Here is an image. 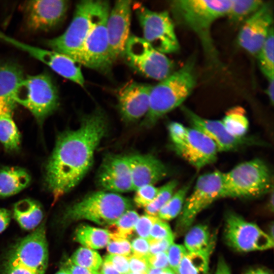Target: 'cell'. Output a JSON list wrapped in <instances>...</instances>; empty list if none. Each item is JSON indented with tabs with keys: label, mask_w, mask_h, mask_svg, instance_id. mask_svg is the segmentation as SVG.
I'll use <instances>...</instances> for the list:
<instances>
[{
	"label": "cell",
	"mask_w": 274,
	"mask_h": 274,
	"mask_svg": "<svg viewBox=\"0 0 274 274\" xmlns=\"http://www.w3.org/2000/svg\"><path fill=\"white\" fill-rule=\"evenodd\" d=\"M75 239L86 248L100 249L109 243L110 234L107 230L86 225L77 229Z\"/></svg>",
	"instance_id": "cell-27"
},
{
	"label": "cell",
	"mask_w": 274,
	"mask_h": 274,
	"mask_svg": "<svg viewBox=\"0 0 274 274\" xmlns=\"http://www.w3.org/2000/svg\"><path fill=\"white\" fill-rule=\"evenodd\" d=\"M264 3L261 0H231L226 16L233 23H243L258 11Z\"/></svg>",
	"instance_id": "cell-30"
},
{
	"label": "cell",
	"mask_w": 274,
	"mask_h": 274,
	"mask_svg": "<svg viewBox=\"0 0 274 274\" xmlns=\"http://www.w3.org/2000/svg\"><path fill=\"white\" fill-rule=\"evenodd\" d=\"M132 208V202L127 197L101 190L91 193L68 207L63 219L65 221L85 219L100 225H110Z\"/></svg>",
	"instance_id": "cell-4"
},
{
	"label": "cell",
	"mask_w": 274,
	"mask_h": 274,
	"mask_svg": "<svg viewBox=\"0 0 274 274\" xmlns=\"http://www.w3.org/2000/svg\"><path fill=\"white\" fill-rule=\"evenodd\" d=\"M124 54L132 67L148 78L161 81L173 73L172 60L143 38L130 36Z\"/></svg>",
	"instance_id": "cell-11"
},
{
	"label": "cell",
	"mask_w": 274,
	"mask_h": 274,
	"mask_svg": "<svg viewBox=\"0 0 274 274\" xmlns=\"http://www.w3.org/2000/svg\"><path fill=\"white\" fill-rule=\"evenodd\" d=\"M132 2L117 1L110 11L107 30L111 59L113 62L124 54L129 37Z\"/></svg>",
	"instance_id": "cell-18"
},
{
	"label": "cell",
	"mask_w": 274,
	"mask_h": 274,
	"mask_svg": "<svg viewBox=\"0 0 274 274\" xmlns=\"http://www.w3.org/2000/svg\"><path fill=\"white\" fill-rule=\"evenodd\" d=\"M0 41L21 50L50 67L61 76L83 86L85 80L79 63L68 56L53 50L23 43L0 31Z\"/></svg>",
	"instance_id": "cell-14"
},
{
	"label": "cell",
	"mask_w": 274,
	"mask_h": 274,
	"mask_svg": "<svg viewBox=\"0 0 274 274\" xmlns=\"http://www.w3.org/2000/svg\"><path fill=\"white\" fill-rule=\"evenodd\" d=\"M244 274H270V273L264 269L257 268H254V269L249 270L248 271L246 272Z\"/></svg>",
	"instance_id": "cell-55"
},
{
	"label": "cell",
	"mask_w": 274,
	"mask_h": 274,
	"mask_svg": "<svg viewBox=\"0 0 274 274\" xmlns=\"http://www.w3.org/2000/svg\"><path fill=\"white\" fill-rule=\"evenodd\" d=\"M270 197L269 199V204H270V208H271L272 211H273V189L272 188L271 190V193L270 194Z\"/></svg>",
	"instance_id": "cell-57"
},
{
	"label": "cell",
	"mask_w": 274,
	"mask_h": 274,
	"mask_svg": "<svg viewBox=\"0 0 274 274\" xmlns=\"http://www.w3.org/2000/svg\"><path fill=\"white\" fill-rule=\"evenodd\" d=\"M223 173L215 170L200 176L192 192L187 196L177 222L179 234L186 232L197 215L218 199L222 198Z\"/></svg>",
	"instance_id": "cell-8"
},
{
	"label": "cell",
	"mask_w": 274,
	"mask_h": 274,
	"mask_svg": "<svg viewBox=\"0 0 274 274\" xmlns=\"http://www.w3.org/2000/svg\"><path fill=\"white\" fill-rule=\"evenodd\" d=\"M9 260L38 273H45L49 252L44 223H41L16 245Z\"/></svg>",
	"instance_id": "cell-13"
},
{
	"label": "cell",
	"mask_w": 274,
	"mask_h": 274,
	"mask_svg": "<svg viewBox=\"0 0 274 274\" xmlns=\"http://www.w3.org/2000/svg\"><path fill=\"white\" fill-rule=\"evenodd\" d=\"M107 250L111 254L129 257L131 255V245L127 239L110 238Z\"/></svg>",
	"instance_id": "cell-41"
},
{
	"label": "cell",
	"mask_w": 274,
	"mask_h": 274,
	"mask_svg": "<svg viewBox=\"0 0 274 274\" xmlns=\"http://www.w3.org/2000/svg\"><path fill=\"white\" fill-rule=\"evenodd\" d=\"M13 215L22 229L31 230L41 224L43 212L38 202L31 199H23L14 204Z\"/></svg>",
	"instance_id": "cell-25"
},
{
	"label": "cell",
	"mask_w": 274,
	"mask_h": 274,
	"mask_svg": "<svg viewBox=\"0 0 274 274\" xmlns=\"http://www.w3.org/2000/svg\"><path fill=\"white\" fill-rule=\"evenodd\" d=\"M131 245L133 255L140 257H147L149 254V244L145 238L139 237L134 239Z\"/></svg>",
	"instance_id": "cell-45"
},
{
	"label": "cell",
	"mask_w": 274,
	"mask_h": 274,
	"mask_svg": "<svg viewBox=\"0 0 274 274\" xmlns=\"http://www.w3.org/2000/svg\"><path fill=\"white\" fill-rule=\"evenodd\" d=\"M223 235L227 245L241 252L267 250L274 244L273 239L257 224L234 212L226 215Z\"/></svg>",
	"instance_id": "cell-10"
},
{
	"label": "cell",
	"mask_w": 274,
	"mask_h": 274,
	"mask_svg": "<svg viewBox=\"0 0 274 274\" xmlns=\"http://www.w3.org/2000/svg\"><path fill=\"white\" fill-rule=\"evenodd\" d=\"M195 66V58L190 57L180 68L152 86L149 110L142 121L144 127H152L188 97L196 84Z\"/></svg>",
	"instance_id": "cell-2"
},
{
	"label": "cell",
	"mask_w": 274,
	"mask_h": 274,
	"mask_svg": "<svg viewBox=\"0 0 274 274\" xmlns=\"http://www.w3.org/2000/svg\"><path fill=\"white\" fill-rule=\"evenodd\" d=\"M5 274H40L14 262L8 261Z\"/></svg>",
	"instance_id": "cell-48"
},
{
	"label": "cell",
	"mask_w": 274,
	"mask_h": 274,
	"mask_svg": "<svg viewBox=\"0 0 274 274\" xmlns=\"http://www.w3.org/2000/svg\"><path fill=\"white\" fill-rule=\"evenodd\" d=\"M274 78L268 80V86L267 87L266 93L269 99L270 102L272 105L274 100Z\"/></svg>",
	"instance_id": "cell-54"
},
{
	"label": "cell",
	"mask_w": 274,
	"mask_h": 274,
	"mask_svg": "<svg viewBox=\"0 0 274 274\" xmlns=\"http://www.w3.org/2000/svg\"><path fill=\"white\" fill-rule=\"evenodd\" d=\"M107 1H93L90 13V27L80 55L78 63L107 72L113 64L111 59L107 21L110 11Z\"/></svg>",
	"instance_id": "cell-6"
},
{
	"label": "cell",
	"mask_w": 274,
	"mask_h": 274,
	"mask_svg": "<svg viewBox=\"0 0 274 274\" xmlns=\"http://www.w3.org/2000/svg\"><path fill=\"white\" fill-rule=\"evenodd\" d=\"M173 239L148 240L150 254L166 252L169 246L174 243Z\"/></svg>",
	"instance_id": "cell-47"
},
{
	"label": "cell",
	"mask_w": 274,
	"mask_h": 274,
	"mask_svg": "<svg viewBox=\"0 0 274 274\" xmlns=\"http://www.w3.org/2000/svg\"><path fill=\"white\" fill-rule=\"evenodd\" d=\"M181 109L191 127L199 130L212 140L217 146L219 152L235 150L249 142L245 138L239 139L230 134L221 120L203 118L185 107H182Z\"/></svg>",
	"instance_id": "cell-21"
},
{
	"label": "cell",
	"mask_w": 274,
	"mask_h": 274,
	"mask_svg": "<svg viewBox=\"0 0 274 274\" xmlns=\"http://www.w3.org/2000/svg\"><path fill=\"white\" fill-rule=\"evenodd\" d=\"M231 0H175L170 2L172 16L178 24L194 32L206 54L214 59L217 53L211 28L217 19L226 16Z\"/></svg>",
	"instance_id": "cell-3"
},
{
	"label": "cell",
	"mask_w": 274,
	"mask_h": 274,
	"mask_svg": "<svg viewBox=\"0 0 274 274\" xmlns=\"http://www.w3.org/2000/svg\"><path fill=\"white\" fill-rule=\"evenodd\" d=\"M11 218V212L6 209L0 208V233L8 226Z\"/></svg>",
	"instance_id": "cell-50"
},
{
	"label": "cell",
	"mask_w": 274,
	"mask_h": 274,
	"mask_svg": "<svg viewBox=\"0 0 274 274\" xmlns=\"http://www.w3.org/2000/svg\"><path fill=\"white\" fill-rule=\"evenodd\" d=\"M55 274H69V273L65 268H62Z\"/></svg>",
	"instance_id": "cell-59"
},
{
	"label": "cell",
	"mask_w": 274,
	"mask_h": 274,
	"mask_svg": "<svg viewBox=\"0 0 274 274\" xmlns=\"http://www.w3.org/2000/svg\"><path fill=\"white\" fill-rule=\"evenodd\" d=\"M162 274H176L169 268H167L163 270Z\"/></svg>",
	"instance_id": "cell-58"
},
{
	"label": "cell",
	"mask_w": 274,
	"mask_h": 274,
	"mask_svg": "<svg viewBox=\"0 0 274 274\" xmlns=\"http://www.w3.org/2000/svg\"><path fill=\"white\" fill-rule=\"evenodd\" d=\"M210 255L188 252L181 261L177 274H207Z\"/></svg>",
	"instance_id": "cell-31"
},
{
	"label": "cell",
	"mask_w": 274,
	"mask_h": 274,
	"mask_svg": "<svg viewBox=\"0 0 274 274\" xmlns=\"http://www.w3.org/2000/svg\"><path fill=\"white\" fill-rule=\"evenodd\" d=\"M13 99L29 110L40 122L59 106L57 88L50 76L44 73L24 77Z\"/></svg>",
	"instance_id": "cell-7"
},
{
	"label": "cell",
	"mask_w": 274,
	"mask_h": 274,
	"mask_svg": "<svg viewBox=\"0 0 274 274\" xmlns=\"http://www.w3.org/2000/svg\"><path fill=\"white\" fill-rule=\"evenodd\" d=\"M69 274H99L97 271L92 270L80 267L71 263L70 260L64 267Z\"/></svg>",
	"instance_id": "cell-49"
},
{
	"label": "cell",
	"mask_w": 274,
	"mask_h": 274,
	"mask_svg": "<svg viewBox=\"0 0 274 274\" xmlns=\"http://www.w3.org/2000/svg\"><path fill=\"white\" fill-rule=\"evenodd\" d=\"M192 182L184 185L175 192L166 203L159 210L158 217L162 220H169L178 216L183 208Z\"/></svg>",
	"instance_id": "cell-32"
},
{
	"label": "cell",
	"mask_w": 274,
	"mask_h": 274,
	"mask_svg": "<svg viewBox=\"0 0 274 274\" xmlns=\"http://www.w3.org/2000/svg\"><path fill=\"white\" fill-rule=\"evenodd\" d=\"M147 258L149 266L150 267L161 269L169 268L166 252L149 254Z\"/></svg>",
	"instance_id": "cell-46"
},
{
	"label": "cell",
	"mask_w": 274,
	"mask_h": 274,
	"mask_svg": "<svg viewBox=\"0 0 274 274\" xmlns=\"http://www.w3.org/2000/svg\"><path fill=\"white\" fill-rule=\"evenodd\" d=\"M147 257L134 255L129 256L130 271L131 272L146 273L149 267Z\"/></svg>",
	"instance_id": "cell-44"
},
{
	"label": "cell",
	"mask_w": 274,
	"mask_h": 274,
	"mask_svg": "<svg viewBox=\"0 0 274 274\" xmlns=\"http://www.w3.org/2000/svg\"><path fill=\"white\" fill-rule=\"evenodd\" d=\"M96 182L104 191L119 194L133 191L127 156L108 154L103 159Z\"/></svg>",
	"instance_id": "cell-17"
},
{
	"label": "cell",
	"mask_w": 274,
	"mask_h": 274,
	"mask_svg": "<svg viewBox=\"0 0 274 274\" xmlns=\"http://www.w3.org/2000/svg\"><path fill=\"white\" fill-rule=\"evenodd\" d=\"M207 274H210V272H209Z\"/></svg>",
	"instance_id": "cell-61"
},
{
	"label": "cell",
	"mask_w": 274,
	"mask_h": 274,
	"mask_svg": "<svg viewBox=\"0 0 274 274\" xmlns=\"http://www.w3.org/2000/svg\"><path fill=\"white\" fill-rule=\"evenodd\" d=\"M169 135L173 149L181 146L187 136L188 127L178 122H172L168 125Z\"/></svg>",
	"instance_id": "cell-40"
},
{
	"label": "cell",
	"mask_w": 274,
	"mask_h": 274,
	"mask_svg": "<svg viewBox=\"0 0 274 274\" xmlns=\"http://www.w3.org/2000/svg\"><path fill=\"white\" fill-rule=\"evenodd\" d=\"M158 217L149 215L139 217L135 226V231L140 237L148 240L151 228Z\"/></svg>",
	"instance_id": "cell-42"
},
{
	"label": "cell",
	"mask_w": 274,
	"mask_h": 274,
	"mask_svg": "<svg viewBox=\"0 0 274 274\" xmlns=\"http://www.w3.org/2000/svg\"><path fill=\"white\" fill-rule=\"evenodd\" d=\"M93 0L79 2L71 22L61 35L46 41L55 52L65 55L78 63L83 44L90 27V13Z\"/></svg>",
	"instance_id": "cell-12"
},
{
	"label": "cell",
	"mask_w": 274,
	"mask_h": 274,
	"mask_svg": "<svg viewBox=\"0 0 274 274\" xmlns=\"http://www.w3.org/2000/svg\"><path fill=\"white\" fill-rule=\"evenodd\" d=\"M107 130L106 115L96 108L82 117L78 128L58 135L45 174L46 186L54 201L74 188L90 170Z\"/></svg>",
	"instance_id": "cell-1"
},
{
	"label": "cell",
	"mask_w": 274,
	"mask_h": 274,
	"mask_svg": "<svg viewBox=\"0 0 274 274\" xmlns=\"http://www.w3.org/2000/svg\"><path fill=\"white\" fill-rule=\"evenodd\" d=\"M31 177L24 169L7 166L0 169V197L14 195L27 187Z\"/></svg>",
	"instance_id": "cell-23"
},
{
	"label": "cell",
	"mask_w": 274,
	"mask_h": 274,
	"mask_svg": "<svg viewBox=\"0 0 274 274\" xmlns=\"http://www.w3.org/2000/svg\"><path fill=\"white\" fill-rule=\"evenodd\" d=\"M99 274H120L108 261L104 260Z\"/></svg>",
	"instance_id": "cell-53"
},
{
	"label": "cell",
	"mask_w": 274,
	"mask_h": 274,
	"mask_svg": "<svg viewBox=\"0 0 274 274\" xmlns=\"http://www.w3.org/2000/svg\"><path fill=\"white\" fill-rule=\"evenodd\" d=\"M133 191L143 186L154 185L168 175L167 166L152 154L127 155Z\"/></svg>",
	"instance_id": "cell-22"
},
{
	"label": "cell",
	"mask_w": 274,
	"mask_h": 274,
	"mask_svg": "<svg viewBox=\"0 0 274 274\" xmlns=\"http://www.w3.org/2000/svg\"><path fill=\"white\" fill-rule=\"evenodd\" d=\"M168 266L177 274L178 267L187 251L183 245L173 243L166 252Z\"/></svg>",
	"instance_id": "cell-38"
},
{
	"label": "cell",
	"mask_w": 274,
	"mask_h": 274,
	"mask_svg": "<svg viewBox=\"0 0 274 274\" xmlns=\"http://www.w3.org/2000/svg\"><path fill=\"white\" fill-rule=\"evenodd\" d=\"M174 150L197 170L215 162L219 152L212 140L192 127H188L183 143Z\"/></svg>",
	"instance_id": "cell-19"
},
{
	"label": "cell",
	"mask_w": 274,
	"mask_h": 274,
	"mask_svg": "<svg viewBox=\"0 0 274 274\" xmlns=\"http://www.w3.org/2000/svg\"><path fill=\"white\" fill-rule=\"evenodd\" d=\"M69 260L74 264L95 271H97L102 263L97 252L83 247L77 249Z\"/></svg>",
	"instance_id": "cell-35"
},
{
	"label": "cell",
	"mask_w": 274,
	"mask_h": 274,
	"mask_svg": "<svg viewBox=\"0 0 274 274\" xmlns=\"http://www.w3.org/2000/svg\"><path fill=\"white\" fill-rule=\"evenodd\" d=\"M167 238L174 239L173 232L167 223L158 218L151 228L148 240Z\"/></svg>",
	"instance_id": "cell-39"
},
{
	"label": "cell",
	"mask_w": 274,
	"mask_h": 274,
	"mask_svg": "<svg viewBox=\"0 0 274 274\" xmlns=\"http://www.w3.org/2000/svg\"><path fill=\"white\" fill-rule=\"evenodd\" d=\"M215 238L209 227L203 224L191 226L186 232L184 244L188 252L211 256L215 244Z\"/></svg>",
	"instance_id": "cell-24"
},
{
	"label": "cell",
	"mask_w": 274,
	"mask_h": 274,
	"mask_svg": "<svg viewBox=\"0 0 274 274\" xmlns=\"http://www.w3.org/2000/svg\"><path fill=\"white\" fill-rule=\"evenodd\" d=\"M0 142L8 151H15L19 148L20 134L11 114L0 116Z\"/></svg>",
	"instance_id": "cell-29"
},
{
	"label": "cell",
	"mask_w": 274,
	"mask_h": 274,
	"mask_svg": "<svg viewBox=\"0 0 274 274\" xmlns=\"http://www.w3.org/2000/svg\"><path fill=\"white\" fill-rule=\"evenodd\" d=\"M139 217V214L133 210L126 212L115 222L109 225L107 230L110 238L127 239L134 230Z\"/></svg>",
	"instance_id": "cell-33"
},
{
	"label": "cell",
	"mask_w": 274,
	"mask_h": 274,
	"mask_svg": "<svg viewBox=\"0 0 274 274\" xmlns=\"http://www.w3.org/2000/svg\"><path fill=\"white\" fill-rule=\"evenodd\" d=\"M178 185L177 180H173L159 188L154 200L145 208L147 215L157 216L159 210L166 203L175 193Z\"/></svg>",
	"instance_id": "cell-36"
},
{
	"label": "cell",
	"mask_w": 274,
	"mask_h": 274,
	"mask_svg": "<svg viewBox=\"0 0 274 274\" xmlns=\"http://www.w3.org/2000/svg\"><path fill=\"white\" fill-rule=\"evenodd\" d=\"M128 274H146V273L129 272Z\"/></svg>",
	"instance_id": "cell-60"
},
{
	"label": "cell",
	"mask_w": 274,
	"mask_h": 274,
	"mask_svg": "<svg viewBox=\"0 0 274 274\" xmlns=\"http://www.w3.org/2000/svg\"><path fill=\"white\" fill-rule=\"evenodd\" d=\"M163 269L149 267L146 274H162Z\"/></svg>",
	"instance_id": "cell-56"
},
{
	"label": "cell",
	"mask_w": 274,
	"mask_h": 274,
	"mask_svg": "<svg viewBox=\"0 0 274 274\" xmlns=\"http://www.w3.org/2000/svg\"><path fill=\"white\" fill-rule=\"evenodd\" d=\"M105 260L109 262L120 274H128L130 272L129 257L110 254L106 256Z\"/></svg>",
	"instance_id": "cell-43"
},
{
	"label": "cell",
	"mask_w": 274,
	"mask_h": 274,
	"mask_svg": "<svg viewBox=\"0 0 274 274\" xmlns=\"http://www.w3.org/2000/svg\"><path fill=\"white\" fill-rule=\"evenodd\" d=\"M215 274H232L228 264L222 257L218 259Z\"/></svg>",
	"instance_id": "cell-51"
},
{
	"label": "cell",
	"mask_w": 274,
	"mask_h": 274,
	"mask_svg": "<svg viewBox=\"0 0 274 274\" xmlns=\"http://www.w3.org/2000/svg\"><path fill=\"white\" fill-rule=\"evenodd\" d=\"M24 78L19 65L12 62L0 61V98L14 102V95Z\"/></svg>",
	"instance_id": "cell-26"
},
{
	"label": "cell",
	"mask_w": 274,
	"mask_h": 274,
	"mask_svg": "<svg viewBox=\"0 0 274 274\" xmlns=\"http://www.w3.org/2000/svg\"><path fill=\"white\" fill-rule=\"evenodd\" d=\"M273 5L264 2L262 6L246 19L237 36L238 45L248 53L256 55L273 26Z\"/></svg>",
	"instance_id": "cell-15"
},
{
	"label": "cell",
	"mask_w": 274,
	"mask_h": 274,
	"mask_svg": "<svg viewBox=\"0 0 274 274\" xmlns=\"http://www.w3.org/2000/svg\"><path fill=\"white\" fill-rule=\"evenodd\" d=\"M152 87L148 84L130 82L119 90L118 108L125 122H135L145 117L149 110Z\"/></svg>",
	"instance_id": "cell-20"
},
{
	"label": "cell",
	"mask_w": 274,
	"mask_h": 274,
	"mask_svg": "<svg viewBox=\"0 0 274 274\" xmlns=\"http://www.w3.org/2000/svg\"><path fill=\"white\" fill-rule=\"evenodd\" d=\"M15 103L0 98V116L5 114H11Z\"/></svg>",
	"instance_id": "cell-52"
},
{
	"label": "cell",
	"mask_w": 274,
	"mask_h": 274,
	"mask_svg": "<svg viewBox=\"0 0 274 274\" xmlns=\"http://www.w3.org/2000/svg\"><path fill=\"white\" fill-rule=\"evenodd\" d=\"M159 188L153 185H147L140 187L135 190L133 201L140 208L146 207L156 197Z\"/></svg>",
	"instance_id": "cell-37"
},
{
	"label": "cell",
	"mask_w": 274,
	"mask_h": 274,
	"mask_svg": "<svg viewBox=\"0 0 274 274\" xmlns=\"http://www.w3.org/2000/svg\"><path fill=\"white\" fill-rule=\"evenodd\" d=\"M221 121L230 134L239 139L244 138L249 128V123L246 112L239 106L230 109Z\"/></svg>",
	"instance_id": "cell-28"
},
{
	"label": "cell",
	"mask_w": 274,
	"mask_h": 274,
	"mask_svg": "<svg viewBox=\"0 0 274 274\" xmlns=\"http://www.w3.org/2000/svg\"><path fill=\"white\" fill-rule=\"evenodd\" d=\"M273 50V27L256 55L259 68L267 80L274 78Z\"/></svg>",
	"instance_id": "cell-34"
},
{
	"label": "cell",
	"mask_w": 274,
	"mask_h": 274,
	"mask_svg": "<svg viewBox=\"0 0 274 274\" xmlns=\"http://www.w3.org/2000/svg\"><path fill=\"white\" fill-rule=\"evenodd\" d=\"M272 177L266 163L256 158L223 173L222 198H253L270 192Z\"/></svg>",
	"instance_id": "cell-5"
},
{
	"label": "cell",
	"mask_w": 274,
	"mask_h": 274,
	"mask_svg": "<svg viewBox=\"0 0 274 274\" xmlns=\"http://www.w3.org/2000/svg\"><path fill=\"white\" fill-rule=\"evenodd\" d=\"M135 8L144 40L164 54L175 53L179 50L174 22L167 11L155 12L140 5Z\"/></svg>",
	"instance_id": "cell-9"
},
{
	"label": "cell",
	"mask_w": 274,
	"mask_h": 274,
	"mask_svg": "<svg viewBox=\"0 0 274 274\" xmlns=\"http://www.w3.org/2000/svg\"><path fill=\"white\" fill-rule=\"evenodd\" d=\"M68 7L64 0L27 1L23 7L26 25L33 31L51 30L63 20Z\"/></svg>",
	"instance_id": "cell-16"
}]
</instances>
